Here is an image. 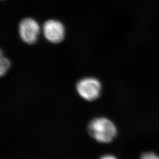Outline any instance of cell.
Here are the masks:
<instances>
[{"label":"cell","instance_id":"6da1fadb","mask_svg":"<svg viewBox=\"0 0 159 159\" xmlns=\"http://www.w3.org/2000/svg\"><path fill=\"white\" fill-rule=\"evenodd\" d=\"M88 132L98 142L109 143L116 138L117 130L111 120L106 117H99L93 119L89 123Z\"/></svg>","mask_w":159,"mask_h":159},{"label":"cell","instance_id":"7a4b0ae2","mask_svg":"<svg viewBox=\"0 0 159 159\" xmlns=\"http://www.w3.org/2000/svg\"><path fill=\"white\" fill-rule=\"evenodd\" d=\"M78 94L86 101L92 102L99 96L102 90L101 84L94 77H85L80 80L76 84Z\"/></svg>","mask_w":159,"mask_h":159},{"label":"cell","instance_id":"3957f363","mask_svg":"<svg viewBox=\"0 0 159 159\" xmlns=\"http://www.w3.org/2000/svg\"><path fill=\"white\" fill-rule=\"evenodd\" d=\"M40 31L39 23L33 18H24L21 20L18 25L20 37L27 44H34L36 43Z\"/></svg>","mask_w":159,"mask_h":159},{"label":"cell","instance_id":"277c9868","mask_svg":"<svg viewBox=\"0 0 159 159\" xmlns=\"http://www.w3.org/2000/svg\"><path fill=\"white\" fill-rule=\"evenodd\" d=\"M42 32L45 39L53 44L59 43L65 39L66 29L58 20L49 19L44 23Z\"/></svg>","mask_w":159,"mask_h":159},{"label":"cell","instance_id":"5b68a950","mask_svg":"<svg viewBox=\"0 0 159 159\" xmlns=\"http://www.w3.org/2000/svg\"><path fill=\"white\" fill-rule=\"evenodd\" d=\"M11 66L9 59L3 56L2 51L0 53V76L3 77L6 73Z\"/></svg>","mask_w":159,"mask_h":159},{"label":"cell","instance_id":"8992f818","mask_svg":"<svg viewBox=\"0 0 159 159\" xmlns=\"http://www.w3.org/2000/svg\"><path fill=\"white\" fill-rule=\"evenodd\" d=\"M141 158L143 159H159V156L152 152H148L143 153L142 155Z\"/></svg>","mask_w":159,"mask_h":159},{"label":"cell","instance_id":"52a82bcc","mask_svg":"<svg viewBox=\"0 0 159 159\" xmlns=\"http://www.w3.org/2000/svg\"><path fill=\"white\" fill-rule=\"evenodd\" d=\"M102 159H116V157L115 156H111V155H107V156H105L102 157Z\"/></svg>","mask_w":159,"mask_h":159}]
</instances>
